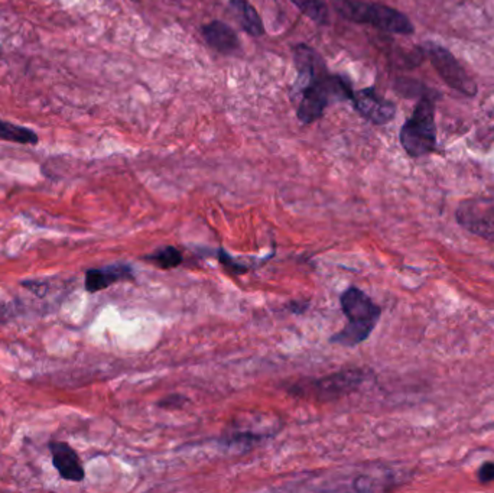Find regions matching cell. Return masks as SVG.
Returning a JSON list of instances; mask_svg holds the SVG:
<instances>
[{"label": "cell", "mask_w": 494, "mask_h": 493, "mask_svg": "<svg viewBox=\"0 0 494 493\" xmlns=\"http://www.w3.org/2000/svg\"><path fill=\"white\" fill-rule=\"evenodd\" d=\"M135 274L133 268L129 264H112L103 268H93L86 272L84 288L87 293L94 294L98 291L106 290L109 286L124 281H133Z\"/></svg>", "instance_id": "8fae6325"}, {"label": "cell", "mask_w": 494, "mask_h": 493, "mask_svg": "<svg viewBox=\"0 0 494 493\" xmlns=\"http://www.w3.org/2000/svg\"><path fill=\"white\" fill-rule=\"evenodd\" d=\"M0 140L22 145H37L38 135L28 128L0 121Z\"/></svg>", "instance_id": "5bb4252c"}, {"label": "cell", "mask_w": 494, "mask_h": 493, "mask_svg": "<svg viewBox=\"0 0 494 493\" xmlns=\"http://www.w3.org/2000/svg\"><path fill=\"white\" fill-rule=\"evenodd\" d=\"M423 51L427 54L439 77L451 89L460 91L465 96L477 95L476 81L468 76L467 72H464V68L461 67L457 58L454 57L448 49L439 46V44H434V42H427L423 46Z\"/></svg>", "instance_id": "8992f818"}, {"label": "cell", "mask_w": 494, "mask_h": 493, "mask_svg": "<svg viewBox=\"0 0 494 493\" xmlns=\"http://www.w3.org/2000/svg\"><path fill=\"white\" fill-rule=\"evenodd\" d=\"M457 222L468 232L494 242V201L489 199L465 200L458 206Z\"/></svg>", "instance_id": "52a82bcc"}, {"label": "cell", "mask_w": 494, "mask_h": 493, "mask_svg": "<svg viewBox=\"0 0 494 493\" xmlns=\"http://www.w3.org/2000/svg\"><path fill=\"white\" fill-rule=\"evenodd\" d=\"M229 6L247 34L255 38L265 34L262 18L259 16L258 11L251 6L249 0H230Z\"/></svg>", "instance_id": "4fadbf2b"}, {"label": "cell", "mask_w": 494, "mask_h": 493, "mask_svg": "<svg viewBox=\"0 0 494 493\" xmlns=\"http://www.w3.org/2000/svg\"><path fill=\"white\" fill-rule=\"evenodd\" d=\"M53 455V466L61 479L68 482L80 483L86 479V471L80 460L79 453L64 441H51L48 445Z\"/></svg>", "instance_id": "30bf717a"}, {"label": "cell", "mask_w": 494, "mask_h": 493, "mask_svg": "<svg viewBox=\"0 0 494 493\" xmlns=\"http://www.w3.org/2000/svg\"><path fill=\"white\" fill-rule=\"evenodd\" d=\"M143 259L148 260L149 264H154L155 267L161 269H174L183 264V253L174 246H166V248L158 249L154 253L143 257Z\"/></svg>", "instance_id": "9a60e30c"}, {"label": "cell", "mask_w": 494, "mask_h": 493, "mask_svg": "<svg viewBox=\"0 0 494 493\" xmlns=\"http://www.w3.org/2000/svg\"><path fill=\"white\" fill-rule=\"evenodd\" d=\"M435 96L423 95L401 129V143L409 157L420 158L437 149Z\"/></svg>", "instance_id": "277c9868"}, {"label": "cell", "mask_w": 494, "mask_h": 493, "mask_svg": "<svg viewBox=\"0 0 494 493\" xmlns=\"http://www.w3.org/2000/svg\"><path fill=\"white\" fill-rule=\"evenodd\" d=\"M341 310L347 319L345 327L331 336L329 342L353 347L369 339L382 316V309L366 293L350 286L340 297Z\"/></svg>", "instance_id": "6da1fadb"}, {"label": "cell", "mask_w": 494, "mask_h": 493, "mask_svg": "<svg viewBox=\"0 0 494 493\" xmlns=\"http://www.w3.org/2000/svg\"><path fill=\"white\" fill-rule=\"evenodd\" d=\"M294 61H295V67L298 70V77L294 83L291 96L294 100H296L302 95V91L319 77V74L326 70V65L311 47L303 46V44L294 48Z\"/></svg>", "instance_id": "9c48e42d"}, {"label": "cell", "mask_w": 494, "mask_h": 493, "mask_svg": "<svg viewBox=\"0 0 494 493\" xmlns=\"http://www.w3.org/2000/svg\"><path fill=\"white\" fill-rule=\"evenodd\" d=\"M364 373L360 370H341L322 379L301 380L289 392L298 398H311L317 401H331L356 391L363 382Z\"/></svg>", "instance_id": "5b68a950"}, {"label": "cell", "mask_w": 494, "mask_h": 493, "mask_svg": "<svg viewBox=\"0 0 494 493\" xmlns=\"http://www.w3.org/2000/svg\"><path fill=\"white\" fill-rule=\"evenodd\" d=\"M333 8L345 21L371 25L389 34L412 35L415 32L408 16L386 4L363 0H333Z\"/></svg>", "instance_id": "7a4b0ae2"}, {"label": "cell", "mask_w": 494, "mask_h": 493, "mask_svg": "<svg viewBox=\"0 0 494 493\" xmlns=\"http://www.w3.org/2000/svg\"><path fill=\"white\" fill-rule=\"evenodd\" d=\"M201 34L207 44L223 55H236L242 47L236 30L221 21H213L204 25Z\"/></svg>", "instance_id": "7c38bea8"}, {"label": "cell", "mask_w": 494, "mask_h": 493, "mask_svg": "<svg viewBox=\"0 0 494 493\" xmlns=\"http://www.w3.org/2000/svg\"><path fill=\"white\" fill-rule=\"evenodd\" d=\"M352 102L360 116L378 126L389 123L396 116V106L379 95L373 87L354 91Z\"/></svg>", "instance_id": "ba28073f"}, {"label": "cell", "mask_w": 494, "mask_h": 493, "mask_svg": "<svg viewBox=\"0 0 494 493\" xmlns=\"http://www.w3.org/2000/svg\"><path fill=\"white\" fill-rule=\"evenodd\" d=\"M479 480L481 483H489L494 480V463L493 462H486L483 466L480 467Z\"/></svg>", "instance_id": "e0dca14e"}, {"label": "cell", "mask_w": 494, "mask_h": 493, "mask_svg": "<svg viewBox=\"0 0 494 493\" xmlns=\"http://www.w3.org/2000/svg\"><path fill=\"white\" fill-rule=\"evenodd\" d=\"M291 2L312 22L319 25H326L328 22V9L324 0H291Z\"/></svg>", "instance_id": "2e32d148"}, {"label": "cell", "mask_w": 494, "mask_h": 493, "mask_svg": "<svg viewBox=\"0 0 494 493\" xmlns=\"http://www.w3.org/2000/svg\"><path fill=\"white\" fill-rule=\"evenodd\" d=\"M354 91L352 83L343 76H333L327 70L302 91L296 116L301 123L310 124L326 112L327 106L338 100H352Z\"/></svg>", "instance_id": "3957f363"}, {"label": "cell", "mask_w": 494, "mask_h": 493, "mask_svg": "<svg viewBox=\"0 0 494 493\" xmlns=\"http://www.w3.org/2000/svg\"><path fill=\"white\" fill-rule=\"evenodd\" d=\"M188 399L183 398L181 395L168 396V398L162 399V403L158 404L162 408H181L183 404L187 403Z\"/></svg>", "instance_id": "ac0fdd59"}]
</instances>
